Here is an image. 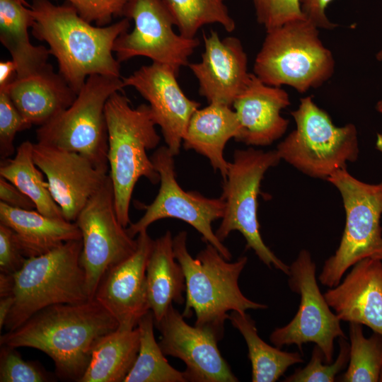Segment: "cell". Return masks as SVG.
Masks as SVG:
<instances>
[{
  "label": "cell",
  "instance_id": "obj_1",
  "mask_svg": "<svg viewBox=\"0 0 382 382\" xmlns=\"http://www.w3.org/2000/svg\"><path fill=\"white\" fill-rule=\"evenodd\" d=\"M117 329L115 318L93 298L39 311L15 330L1 335L0 345L40 350L53 361L58 378L80 382L96 342Z\"/></svg>",
  "mask_w": 382,
  "mask_h": 382
},
{
  "label": "cell",
  "instance_id": "obj_2",
  "mask_svg": "<svg viewBox=\"0 0 382 382\" xmlns=\"http://www.w3.org/2000/svg\"><path fill=\"white\" fill-rule=\"evenodd\" d=\"M32 34L46 42L57 61L59 73L78 94L87 78L99 74L120 78V63L113 54L116 39L129 28L123 18L106 26L93 25L70 4L33 0Z\"/></svg>",
  "mask_w": 382,
  "mask_h": 382
},
{
  "label": "cell",
  "instance_id": "obj_3",
  "mask_svg": "<svg viewBox=\"0 0 382 382\" xmlns=\"http://www.w3.org/2000/svg\"><path fill=\"white\" fill-rule=\"evenodd\" d=\"M187 232L183 231L173 238L174 255L185 277L182 314L189 318L195 312V325L211 330L221 340L228 312L243 313L249 309H265L267 306L251 301L240 289L238 279L248 262L246 256L231 262L207 243L193 258L187 248Z\"/></svg>",
  "mask_w": 382,
  "mask_h": 382
},
{
  "label": "cell",
  "instance_id": "obj_4",
  "mask_svg": "<svg viewBox=\"0 0 382 382\" xmlns=\"http://www.w3.org/2000/svg\"><path fill=\"white\" fill-rule=\"evenodd\" d=\"M105 114L108 174L117 218L127 228L131 224L129 205L139 179L145 178L154 185L160 182V175L147 151L157 147L161 137L149 105L141 104L134 108L121 91L109 97Z\"/></svg>",
  "mask_w": 382,
  "mask_h": 382
},
{
  "label": "cell",
  "instance_id": "obj_5",
  "mask_svg": "<svg viewBox=\"0 0 382 382\" xmlns=\"http://www.w3.org/2000/svg\"><path fill=\"white\" fill-rule=\"evenodd\" d=\"M318 29L304 18L266 30L253 74L267 85L289 86L301 93L322 86L333 75L335 63Z\"/></svg>",
  "mask_w": 382,
  "mask_h": 382
},
{
  "label": "cell",
  "instance_id": "obj_6",
  "mask_svg": "<svg viewBox=\"0 0 382 382\" xmlns=\"http://www.w3.org/2000/svg\"><path fill=\"white\" fill-rule=\"evenodd\" d=\"M82 241H70L25 259L13 274L14 303L4 328L13 330L39 311L59 303H79L90 296L80 264Z\"/></svg>",
  "mask_w": 382,
  "mask_h": 382
},
{
  "label": "cell",
  "instance_id": "obj_7",
  "mask_svg": "<svg viewBox=\"0 0 382 382\" xmlns=\"http://www.w3.org/2000/svg\"><path fill=\"white\" fill-rule=\"evenodd\" d=\"M291 115L296 128L277 145L281 160L306 175L324 180L357 161L359 149L354 125L335 126L311 96L301 98Z\"/></svg>",
  "mask_w": 382,
  "mask_h": 382
},
{
  "label": "cell",
  "instance_id": "obj_8",
  "mask_svg": "<svg viewBox=\"0 0 382 382\" xmlns=\"http://www.w3.org/2000/svg\"><path fill=\"white\" fill-rule=\"evenodd\" d=\"M327 180L340 192L346 214L340 245L318 275L320 282L331 288L357 262L369 257L382 260V180L376 184L362 182L347 168L335 171Z\"/></svg>",
  "mask_w": 382,
  "mask_h": 382
},
{
  "label": "cell",
  "instance_id": "obj_9",
  "mask_svg": "<svg viewBox=\"0 0 382 382\" xmlns=\"http://www.w3.org/2000/svg\"><path fill=\"white\" fill-rule=\"evenodd\" d=\"M280 161L276 150L265 151L252 147L235 150L223 183L221 197L225 209L215 234L223 242L232 231L240 232L246 241V248L253 250L260 260L288 276L289 265L279 259L264 243L257 214L261 181L266 171Z\"/></svg>",
  "mask_w": 382,
  "mask_h": 382
},
{
  "label": "cell",
  "instance_id": "obj_10",
  "mask_svg": "<svg viewBox=\"0 0 382 382\" xmlns=\"http://www.w3.org/2000/svg\"><path fill=\"white\" fill-rule=\"evenodd\" d=\"M123 88L122 77L88 76L73 103L38 127L37 142L79 153L108 170L105 108L109 97Z\"/></svg>",
  "mask_w": 382,
  "mask_h": 382
},
{
  "label": "cell",
  "instance_id": "obj_11",
  "mask_svg": "<svg viewBox=\"0 0 382 382\" xmlns=\"http://www.w3.org/2000/svg\"><path fill=\"white\" fill-rule=\"evenodd\" d=\"M174 156L166 146H160L153 154L151 158L160 175L158 192L150 204L144 205V215L126 228L127 233L134 238L156 221L177 219L192 226L202 235L204 242L212 245L226 260H231V252L212 228V224L224 216V199L221 196L208 198L197 192L182 189L176 180Z\"/></svg>",
  "mask_w": 382,
  "mask_h": 382
},
{
  "label": "cell",
  "instance_id": "obj_12",
  "mask_svg": "<svg viewBox=\"0 0 382 382\" xmlns=\"http://www.w3.org/2000/svg\"><path fill=\"white\" fill-rule=\"evenodd\" d=\"M316 265L308 250H301L289 265L288 284L299 294L297 313L286 325L275 328L270 335L271 343L278 347L313 342L322 350L325 361L332 363L334 340L346 337L340 320L332 311L316 280Z\"/></svg>",
  "mask_w": 382,
  "mask_h": 382
},
{
  "label": "cell",
  "instance_id": "obj_13",
  "mask_svg": "<svg viewBox=\"0 0 382 382\" xmlns=\"http://www.w3.org/2000/svg\"><path fill=\"white\" fill-rule=\"evenodd\" d=\"M74 222L81 233L80 264L85 272L88 295L93 299L108 270L131 256L137 248V238L129 235L117 218L109 174Z\"/></svg>",
  "mask_w": 382,
  "mask_h": 382
},
{
  "label": "cell",
  "instance_id": "obj_14",
  "mask_svg": "<svg viewBox=\"0 0 382 382\" xmlns=\"http://www.w3.org/2000/svg\"><path fill=\"white\" fill-rule=\"evenodd\" d=\"M122 17L132 20L134 25L115 42L113 52L120 63L142 56L179 73L199 45L198 38H187L173 30V21L161 0H127Z\"/></svg>",
  "mask_w": 382,
  "mask_h": 382
},
{
  "label": "cell",
  "instance_id": "obj_15",
  "mask_svg": "<svg viewBox=\"0 0 382 382\" xmlns=\"http://www.w3.org/2000/svg\"><path fill=\"white\" fill-rule=\"evenodd\" d=\"M184 318L172 303L155 325L161 332L158 345L163 353L186 365V381H238L218 348V336L211 330L190 325Z\"/></svg>",
  "mask_w": 382,
  "mask_h": 382
},
{
  "label": "cell",
  "instance_id": "obj_16",
  "mask_svg": "<svg viewBox=\"0 0 382 382\" xmlns=\"http://www.w3.org/2000/svg\"><path fill=\"white\" fill-rule=\"evenodd\" d=\"M33 159L49 183L64 218L74 222L89 199L108 177V170L86 156L39 142L33 143Z\"/></svg>",
  "mask_w": 382,
  "mask_h": 382
},
{
  "label": "cell",
  "instance_id": "obj_17",
  "mask_svg": "<svg viewBox=\"0 0 382 382\" xmlns=\"http://www.w3.org/2000/svg\"><path fill=\"white\" fill-rule=\"evenodd\" d=\"M178 75L170 66L152 62L122 77L125 87H133L148 101L166 146L174 156L179 154L189 121L200 106L183 93Z\"/></svg>",
  "mask_w": 382,
  "mask_h": 382
},
{
  "label": "cell",
  "instance_id": "obj_18",
  "mask_svg": "<svg viewBox=\"0 0 382 382\" xmlns=\"http://www.w3.org/2000/svg\"><path fill=\"white\" fill-rule=\"evenodd\" d=\"M137 248L126 260L105 274L96 291V299L117 320L118 329L129 330L150 311L146 265L154 241L143 231L137 235Z\"/></svg>",
  "mask_w": 382,
  "mask_h": 382
},
{
  "label": "cell",
  "instance_id": "obj_19",
  "mask_svg": "<svg viewBox=\"0 0 382 382\" xmlns=\"http://www.w3.org/2000/svg\"><path fill=\"white\" fill-rule=\"evenodd\" d=\"M204 50L199 62L187 65L199 83V95L209 103L231 106L245 86L250 73L239 39L219 37L215 30L203 33Z\"/></svg>",
  "mask_w": 382,
  "mask_h": 382
},
{
  "label": "cell",
  "instance_id": "obj_20",
  "mask_svg": "<svg viewBox=\"0 0 382 382\" xmlns=\"http://www.w3.org/2000/svg\"><path fill=\"white\" fill-rule=\"evenodd\" d=\"M324 296L340 320L382 334V260L369 257L357 262Z\"/></svg>",
  "mask_w": 382,
  "mask_h": 382
},
{
  "label": "cell",
  "instance_id": "obj_21",
  "mask_svg": "<svg viewBox=\"0 0 382 382\" xmlns=\"http://www.w3.org/2000/svg\"><path fill=\"white\" fill-rule=\"evenodd\" d=\"M290 105L288 93L264 83L253 73L232 106L241 125L237 141L248 146H266L281 138L289 120L281 115Z\"/></svg>",
  "mask_w": 382,
  "mask_h": 382
},
{
  "label": "cell",
  "instance_id": "obj_22",
  "mask_svg": "<svg viewBox=\"0 0 382 382\" xmlns=\"http://www.w3.org/2000/svg\"><path fill=\"white\" fill-rule=\"evenodd\" d=\"M5 90L26 122L39 127L68 108L77 93L50 64L16 79Z\"/></svg>",
  "mask_w": 382,
  "mask_h": 382
},
{
  "label": "cell",
  "instance_id": "obj_23",
  "mask_svg": "<svg viewBox=\"0 0 382 382\" xmlns=\"http://www.w3.org/2000/svg\"><path fill=\"white\" fill-rule=\"evenodd\" d=\"M241 125L231 106L209 103L192 115L183 139L184 149L194 150L206 157L215 171L225 180L228 162L224 151L231 139L237 141Z\"/></svg>",
  "mask_w": 382,
  "mask_h": 382
},
{
  "label": "cell",
  "instance_id": "obj_24",
  "mask_svg": "<svg viewBox=\"0 0 382 382\" xmlns=\"http://www.w3.org/2000/svg\"><path fill=\"white\" fill-rule=\"evenodd\" d=\"M0 224L11 228L24 256L43 255L63 243L81 240L76 222L47 216L33 209H21L0 202Z\"/></svg>",
  "mask_w": 382,
  "mask_h": 382
},
{
  "label": "cell",
  "instance_id": "obj_25",
  "mask_svg": "<svg viewBox=\"0 0 382 382\" xmlns=\"http://www.w3.org/2000/svg\"><path fill=\"white\" fill-rule=\"evenodd\" d=\"M170 231L154 241L146 265L148 301L155 322L159 321L173 302L183 304L186 284L183 270L177 261Z\"/></svg>",
  "mask_w": 382,
  "mask_h": 382
},
{
  "label": "cell",
  "instance_id": "obj_26",
  "mask_svg": "<svg viewBox=\"0 0 382 382\" xmlns=\"http://www.w3.org/2000/svg\"><path fill=\"white\" fill-rule=\"evenodd\" d=\"M34 18L30 7L17 0H0V41L17 68V79L27 77L47 64L50 54L45 46L33 45L28 28Z\"/></svg>",
  "mask_w": 382,
  "mask_h": 382
},
{
  "label": "cell",
  "instance_id": "obj_27",
  "mask_svg": "<svg viewBox=\"0 0 382 382\" xmlns=\"http://www.w3.org/2000/svg\"><path fill=\"white\" fill-rule=\"evenodd\" d=\"M139 348L138 328L117 329L102 336L94 345L89 364L80 382H123Z\"/></svg>",
  "mask_w": 382,
  "mask_h": 382
},
{
  "label": "cell",
  "instance_id": "obj_28",
  "mask_svg": "<svg viewBox=\"0 0 382 382\" xmlns=\"http://www.w3.org/2000/svg\"><path fill=\"white\" fill-rule=\"evenodd\" d=\"M33 148V143L25 141L17 147L13 158L1 160L0 176L26 195L40 213L52 218L64 219L52 195L45 174L34 161Z\"/></svg>",
  "mask_w": 382,
  "mask_h": 382
},
{
  "label": "cell",
  "instance_id": "obj_29",
  "mask_svg": "<svg viewBox=\"0 0 382 382\" xmlns=\"http://www.w3.org/2000/svg\"><path fill=\"white\" fill-rule=\"evenodd\" d=\"M228 320L246 342L253 382L277 381L289 366L303 361L299 352L282 351L262 340L258 335L255 322L246 312L231 311Z\"/></svg>",
  "mask_w": 382,
  "mask_h": 382
},
{
  "label": "cell",
  "instance_id": "obj_30",
  "mask_svg": "<svg viewBox=\"0 0 382 382\" xmlns=\"http://www.w3.org/2000/svg\"><path fill=\"white\" fill-rule=\"evenodd\" d=\"M154 316L150 310L139 320V348L123 382H187L183 371L173 367L155 340Z\"/></svg>",
  "mask_w": 382,
  "mask_h": 382
},
{
  "label": "cell",
  "instance_id": "obj_31",
  "mask_svg": "<svg viewBox=\"0 0 382 382\" xmlns=\"http://www.w3.org/2000/svg\"><path fill=\"white\" fill-rule=\"evenodd\" d=\"M161 1L185 37H196L198 30L208 24L218 23L228 33L236 28L224 0Z\"/></svg>",
  "mask_w": 382,
  "mask_h": 382
},
{
  "label": "cell",
  "instance_id": "obj_32",
  "mask_svg": "<svg viewBox=\"0 0 382 382\" xmlns=\"http://www.w3.org/2000/svg\"><path fill=\"white\" fill-rule=\"evenodd\" d=\"M349 361L340 378L343 382H377L382 370V334L374 332L369 337L362 325L349 323Z\"/></svg>",
  "mask_w": 382,
  "mask_h": 382
},
{
  "label": "cell",
  "instance_id": "obj_33",
  "mask_svg": "<svg viewBox=\"0 0 382 382\" xmlns=\"http://www.w3.org/2000/svg\"><path fill=\"white\" fill-rule=\"evenodd\" d=\"M339 354L334 362L326 363L324 354L315 345L309 362L286 377L284 382H333L336 376L347 368L349 361V343L347 337H339Z\"/></svg>",
  "mask_w": 382,
  "mask_h": 382
},
{
  "label": "cell",
  "instance_id": "obj_34",
  "mask_svg": "<svg viewBox=\"0 0 382 382\" xmlns=\"http://www.w3.org/2000/svg\"><path fill=\"white\" fill-rule=\"evenodd\" d=\"M16 348L1 345L0 352L1 382L50 381L47 373L36 363L23 359Z\"/></svg>",
  "mask_w": 382,
  "mask_h": 382
},
{
  "label": "cell",
  "instance_id": "obj_35",
  "mask_svg": "<svg viewBox=\"0 0 382 382\" xmlns=\"http://www.w3.org/2000/svg\"><path fill=\"white\" fill-rule=\"evenodd\" d=\"M32 126L23 118L8 93L0 90V157L4 160L16 151L14 139L16 134Z\"/></svg>",
  "mask_w": 382,
  "mask_h": 382
},
{
  "label": "cell",
  "instance_id": "obj_36",
  "mask_svg": "<svg viewBox=\"0 0 382 382\" xmlns=\"http://www.w3.org/2000/svg\"><path fill=\"white\" fill-rule=\"evenodd\" d=\"M257 22L266 30L304 18L301 0H251Z\"/></svg>",
  "mask_w": 382,
  "mask_h": 382
},
{
  "label": "cell",
  "instance_id": "obj_37",
  "mask_svg": "<svg viewBox=\"0 0 382 382\" xmlns=\"http://www.w3.org/2000/svg\"><path fill=\"white\" fill-rule=\"evenodd\" d=\"M89 23L98 26L110 24L114 17L122 16L127 0H66Z\"/></svg>",
  "mask_w": 382,
  "mask_h": 382
},
{
  "label": "cell",
  "instance_id": "obj_38",
  "mask_svg": "<svg viewBox=\"0 0 382 382\" xmlns=\"http://www.w3.org/2000/svg\"><path fill=\"white\" fill-rule=\"evenodd\" d=\"M25 259L13 231L0 224V271L14 274L21 268Z\"/></svg>",
  "mask_w": 382,
  "mask_h": 382
},
{
  "label": "cell",
  "instance_id": "obj_39",
  "mask_svg": "<svg viewBox=\"0 0 382 382\" xmlns=\"http://www.w3.org/2000/svg\"><path fill=\"white\" fill-rule=\"evenodd\" d=\"M333 0H301L305 18L318 28L333 29L337 26L326 16L325 9Z\"/></svg>",
  "mask_w": 382,
  "mask_h": 382
},
{
  "label": "cell",
  "instance_id": "obj_40",
  "mask_svg": "<svg viewBox=\"0 0 382 382\" xmlns=\"http://www.w3.org/2000/svg\"><path fill=\"white\" fill-rule=\"evenodd\" d=\"M1 202L13 208L31 210L34 202L15 185L0 176Z\"/></svg>",
  "mask_w": 382,
  "mask_h": 382
},
{
  "label": "cell",
  "instance_id": "obj_41",
  "mask_svg": "<svg viewBox=\"0 0 382 382\" xmlns=\"http://www.w3.org/2000/svg\"><path fill=\"white\" fill-rule=\"evenodd\" d=\"M17 77V68L11 60L0 62V89H6Z\"/></svg>",
  "mask_w": 382,
  "mask_h": 382
},
{
  "label": "cell",
  "instance_id": "obj_42",
  "mask_svg": "<svg viewBox=\"0 0 382 382\" xmlns=\"http://www.w3.org/2000/svg\"><path fill=\"white\" fill-rule=\"evenodd\" d=\"M13 274L0 272V297L13 295Z\"/></svg>",
  "mask_w": 382,
  "mask_h": 382
},
{
  "label": "cell",
  "instance_id": "obj_43",
  "mask_svg": "<svg viewBox=\"0 0 382 382\" xmlns=\"http://www.w3.org/2000/svg\"><path fill=\"white\" fill-rule=\"evenodd\" d=\"M14 303L13 296L0 298V330L4 327L7 318Z\"/></svg>",
  "mask_w": 382,
  "mask_h": 382
},
{
  "label": "cell",
  "instance_id": "obj_44",
  "mask_svg": "<svg viewBox=\"0 0 382 382\" xmlns=\"http://www.w3.org/2000/svg\"><path fill=\"white\" fill-rule=\"evenodd\" d=\"M376 58L378 61L382 62V50L377 53ZM376 110L380 113H382V100L378 102Z\"/></svg>",
  "mask_w": 382,
  "mask_h": 382
},
{
  "label": "cell",
  "instance_id": "obj_45",
  "mask_svg": "<svg viewBox=\"0 0 382 382\" xmlns=\"http://www.w3.org/2000/svg\"><path fill=\"white\" fill-rule=\"evenodd\" d=\"M376 148L382 153V134L377 135Z\"/></svg>",
  "mask_w": 382,
  "mask_h": 382
},
{
  "label": "cell",
  "instance_id": "obj_46",
  "mask_svg": "<svg viewBox=\"0 0 382 382\" xmlns=\"http://www.w3.org/2000/svg\"><path fill=\"white\" fill-rule=\"evenodd\" d=\"M18 1H20L21 3H22L23 4H24L25 6H28V7H30L31 6V4H30L29 3H28L25 0H17Z\"/></svg>",
  "mask_w": 382,
  "mask_h": 382
},
{
  "label": "cell",
  "instance_id": "obj_47",
  "mask_svg": "<svg viewBox=\"0 0 382 382\" xmlns=\"http://www.w3.org/2000/svg\"><path fill=\"white\" fill-rule=\"evenodd\" d=\"M379 381H380V382H382V370H381V375H380V378H379Z\"/></svg>",
  "mask_w": 382,
  "mask_h": 382
},
{
  "label": "cell",
  "instance_id": "obj_48",
  "mask_svg": "<svg viewBox=\"0 0 382 382\" xmlns=\"http://www.w3.org/2000/svg\"></svg>",
  "mask_w": 382,
  "mask_h": 382
}]
</instances>
